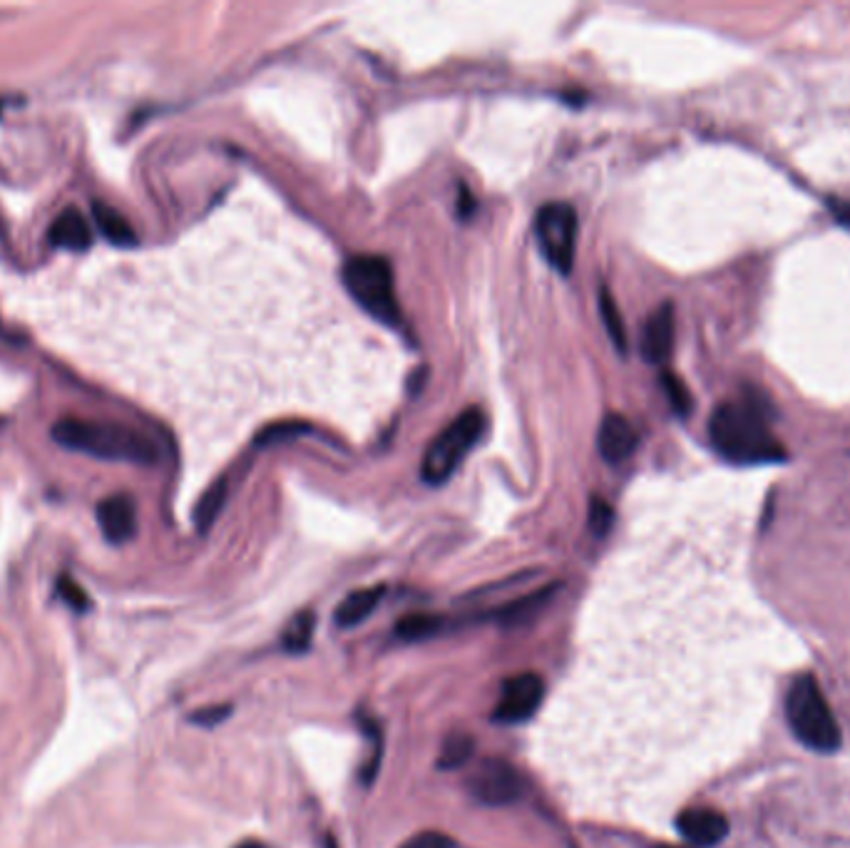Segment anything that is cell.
<instances>
[{
  "label": "cell",
  "instance_id": "9c48e42d",
  "mask_svg": "<svg viewBox=\"0 0 850 848\" xmlns=\"http://www.w3.org/2000/svg\"><path fill=\"white\" fill-rule=\"evenodd\" d=\"M640 445V431L634 423L622 416V413H610L604 416L597 431V451L607 463L620 465L636 451Z\"/></svg>",
  "mask_w": 850,
  "mask_h": 848
},
{
  "label": "cell",
  "instance_id": "ac0fdd59",
  "mask_svg": "<svg viewBox=\"0 0 850 848\" xmlns=\"http://www.w3.org/2000/svg\"><path fill=\"white\" fill-rule=\"evenodd\" d=\"M475 755V739L467 731H453V734L445 737L441 757H438V769L453 771L465 767L467 761Z\"/></svg>",
  "mask_w": 850,
  "mask_h": 848
},
{
  "label": "cell",
  "instance_id": "44dd1931",
  "mask_svg": "<svg viewBox=\"0 0 850 848\" xmlns=\"http://www.w3.org/2000/svg\"><path fill=\"white\" fill-rule=\"evenodd\" d=\"M600 312H602V322H604V328H607L612 344L624 354L626 352V328H624V319L620 314V306H617V302L612 299L610 289H600Z\"/></svg>",
  "mask_w": 850,
  "mask_h": 848
},
{
  "label": "cell",
  "instance_id": "603a6c76",
  "mask_svg": "<svg viewBox=\"0 0 850 848\" xmlns=\"http://www.w3.org/2000/svg\"><path fill=\"white\" fill-rule=\"evenodd\" d=\"M662 388L669 398V404L674 406L679 416H686V413L692 411V394H689V388L684 386L682 378L674 374H662Z\"/></svg>",
  "mask_w": 850,
  "mask_h": 848
},
{
  "label": "cell",
  "instance_id": "d6986e66",
  "mask_svg": "<svg viewBox=\"0 0 850 848\" xmlns=\"http://www.w3.org/2000/svg\"><path fill=\"white\" fill-rule=\"evenodd\" d=\"M443 628H445V620L438 618V614L416 612V614H408V618H403L396 622V634L401 640L416 642V640L433 638V634H438Z\"/></svg>",
  "mask_w": 850,
  "mask_h": 848
},
{
  "label": "cell",
  "instance_id": "52a82bcc",
  "mask_svg": "<svg viewBox=\"0 0 850 848\" xmlns=\"http://www.w3.org/2000/svg\"><path fill=\"white\" fill-rule=\"evenodd\" d=\"M467 791L485 807H507L523 797L525 781L507 761L485 759L467 777Z\"/></svg>",
  "mask_w": 850,
  "mask_h": 848
},
{
  "label": "cell",
  "instance_id": "e0dca14e",
  "mask_svg": "<svg viewBox=\"0 0 850 848\" xmlns=\"http://www.w3.org/2000/svg\"><path fill=\"white\" fill-rule=\"evenodd\" d=\"M316 630V614L312 610L296 612L281 632V647L286 652H306L312 647Z\"/></svg>",
  "mask_w": 850,
  "mask_h": 848
},
{
  "label": "cell",
  "instance_id": "8fae6325",
  "mask_svg": "<svg viewBox=\"0 0 850 848\" xmlns=\"http://www.w3.org/2000/svg\"><path fill=\"white\" fill-rule=\"evenodd\" d=\"M98 521L102 535L112 545L130 543L137 533V511L130 495H110L98 505Z\"/></svg>",
  "mask_w": 850,
  "mask_h": 848
},
{
  "label": "cell",
  "instance_id": "3957f363",
  "mask_svg": "<svg viewBox=\"0 0 850 848\" xmlns=\"http://www.w3.org/2000/svg\"><path fill=\"white\" fill-rule=\"evenodd\" d=\"M785 717L803 747L823 751V755H831L841 747V727H838L823 689L813 674L803 672L791 682L789 694H785Z\"/></svg>",
  "mask_w": 850,
  "mask_h": 848
},
{
  "label": "cell",
  "instance_id": "30bf717a",
  "mask_svg": "<svg viewBox=\"0 0 850 848\" xmlns=\"http://www.w3.org/2000/svg\"><path fill=\"white\" fill-rule=\"evenodd\" d=\"M676 831L694 846H716L729 836V819L716 809L694 807L676 816Z\"/></svg>",
  "mask_w": 850,
  "mask_h": 848
},
{
  "label": "cell",
  "instance_id": "7402d4cb",
  "mask_svg": "<svg viewBox=\"0 0 850 848\" xmlns=\"http://www.w3.org/2000/svg\"><path fill=\"white\" fill-rule=\"evenodd\" d=\"M364 731H366L368 739H370V757L366 759L364 769H360V781H364L366 787H368V783L376 779L380 757H384V737H380L378 724L370 722V719H364Z\"/></svg>",
  "mask_w": 850,
  "mask_h": 848
},
{
  "label": "cell",
  "instance_id": "484cf974",
  "mask_svg": "<svg viewBox=\"0 0 850 848\" xmlns=\"http://www.w3.org/2000/svg\"><path fill=\"white\" fill-rule=\"evenodd\" d=\"M398 848H455V844L441 831H421L411 836L408 841H403Z\"/></svg>",
  "mask_w": 850,
  "mask_h": 848
},
{
  "label": "cell",
  "instance_id": "6da1fadb",
  "mask_svg": "<svg viewBox=\"0 0 850 848\" xmlns=\"http://www.w3.org/2000/svg\"><path fill=\"white\" fill-rule=\"evenodd\" d=\"M773 404L757 388L747 396L727 401L709 418V438L721 458L734 465H769L789 458L779 438L773 436Z\"/></svg>",
  "mask_w": 850,
  "mask_h": 848
},
{
  "label": "cell",
  "instance_id": "7a4b0ae2",
  "mask_svg": "<svg viewBox=\"0 0 850 848\" xmlns=\"http://www.w3.org/2000/svg\"><path fill=\"white\" fill-rule=\"evenodd\" d=\"M52 438L62 448L78 451L100 461H127L150 465L157 461L155 443L122 423H102L85 418H62L52 426Z\"/></svg>",
  "mask_w": 850,
  "mask_h": 848
},
{
  "label": "cell",
  "instance_id": "ffe728a7",
  "mask_svg": "<svg viewBox=\"0 0 850 848\" xmlns=\"http://www.w3.org/2000/svg\"><path fill=\"white\" fill-rule=\"evenodd\" d=\"M227 493H229V485L225 479H221L211 485L205 495H201V501L197 503V511H195V523L199 527V533H207L211 523L217 521V515L227 503Z\"/></svg>",
  "mask_w": 850,
  "mask_h": 848
},
{
  "label": "cell",
  "instance_id": "7c38bea8",
  "mask_svg": "<svg viewBox=\"0 0 850 848\" xmlns=\"http://www.w3.org/2000/svg\"><path fill=\"white\" fill-rule=\"evenodd\" d=\"M674 348V306L662 304L652 312L642 332V356L650 364H664Z\"/></svg>",
  "mask_w": 850,
  "mask_h": 848
},
{
  "label": "cell",
  "instance_id": "4fadbf2b",
  "mask_svg": "<svg viewBox=\"0 0 850 848\" xmlns=\"http://www.w3.org/2000/svg\"><path fill=\"white\" fill-rule=\"evenodd\" d=\"M386 595V585H376V588H360L354 590L350 595H346L334 612V622L338 628H356L364 620H368L374 610L378 608V602Z\"/></svg>",
  "mask_w": 850,
  "mask_h": 848
},
{
  "label": "cell",
  "instance_id": "5b68a950",
  "mask_svg": "<svg viewBox=\"0 0 850 848\" xmlns=\"http://www.w3.org/2000/svg\"><path fill=\"white\" fill-rule=\"evenodd\" d=\"M485 431V413L473 406L458 413V418H453L435 441L425 448L423 463H421V479L431 485H443L451 475L458 471V465L467 453L473 451V445L481 441Z\"/></svg>",
  "mask_w": 850,
  "mask_h": 848
},
{
  "label": "cell",
  "instance_id": "2e32d148",
  "mask_svg": "<svg viewBox=\"0 0 850 848\" xmlns=\"http://www.w3.org/2000/svg\"><path fill=\"white\" fill-rule=\"evenodd\" d=\"M557 592V585H547L545 590H537V592H530V595L520 598L515 602H507V605L497 608V620H501L503 624H525L533 614H537L542 608L547 605V602L552 600V595Z\"/></svg>",
  "mask_w": 850,
  "mask_h": 848
},
{
  "label": "cell",
  "instance_id": "f1b7e54d",
  "mask_svg": "<svg viewBox=\"0 0 850 848\" xmlns=\"http://www.w3.org/2000/svg\"><path fill=\"white\" fill-rule=\"evenodd\" d=\"M473 211V197L465 187H461V217H471Z\"/></svg>",
  "mask_w": 850,
  "mask_h": 848
},
{
  "label": "cell",
  "instance_id": "4316f807",
  "mask_svg": "<svg viewBox=\"0 0 850 848\" xmlns=\"http://www.w3.org/2000/svg\"><path fill=\"white\" fill-rule=\"evenodd\" d=\"M229 714H231V707L229 704H219V707L201 709V712L192 714L189 719H192V722L199 724V727H217L219 722H225Z\"/></svg>",
  "mask_w": 850,
  "mask_h": 848
},
{
  "label": "cell",
  "instance_id": "277c9868",
  "mask_svg": "<svg viewBox=\"0 0 850 848\" xmlns=\"http://www.w3.org/2000/svg\"><path fill=\"white\" fill-rule=\"evenodd\" d=\"M344 284L360 309H366L380 324L398 326L403 322L388 259L358 254L344 267Z\"/></svg>",
  "mask_w": 850,
  "mask_h": 848
},
{
  "label": "cell",
  "instance_id": "cb8c5ba5",
  "mask_svg": "<svg viewBox=\"0 0 850 848\" xmlns=\"http://www.w3.org/2000/svg\"><path fill=\"white\" fill-rule=\"evenodd\" d=\"M58 595H60V600L66 602V605H68L70 610H76V612H88V610H90V598H88V592H85V590L78 585V582L72 580V578H68V575H62V578L58 580Z\"/></svg>",
  "mask_w": 850,
  "mask_h": 848
},
{
  "label": "cell",
  "instance_id": "9a60e30c",
  "mask_svg": "<svg viewBox=\"0 0 850 848\" xmlns=\"http://www.w3.org/2000/svg\"><path fill=\"white\" fill-rule=\"evenodd\" d=\"M92 215H95V221H98L100 235L108 237L112 244H117V247H132V244H137L132 225L115 207L105 203H95Z\"/></svg>",
  "mask_w": 850,
  "mask_h": 848
},
{
  "label": "cell",
  "instance_id": "83f0119b",
  "mask_svg": "<svg viewBox=\"0 0 850 848\" xmlns=\"http://www.w3.org/2000/svg\"><path fill=\"white\" fill-rule=\"evenodd\" d=\"M828 209H831V215L836 217L838 225L850 231V203H846V199H838V197H828Z\"/></svg>",
  "mask_w": 850,
  "mask_h": 848
},
{
  "label": "cell",
  "instance_id": "8992f818",
  "mask_svg": "<svg viewBox=\"0 0 850 848\" xmlns=\"http://www.w3.org/2000/svg\"><path fill=\"white\" fill-rule=\"evenodd\" d=\"M577 211L565 203H550L535 215V237L545 259L560 274L572 272L577 249Z\"/></svg>",
  "mask_w": 850,
  "mask_h": 848
},
{
  "label": "cell",
  "instance_id": "f546056e",
  "mask_svg": "<svg viewBox=\"0 0 850 848\" xmlns=\"http://www.w3.org/2000/svg\"><path fill=\"white\" fill-rule=\"evenodd\" d=\"M237 848H264V844H259V841H244Z\"/></svg>",
  "mask_w": 850,
  "mask_h": 848
},
{
  "label": "cell",
  "instance_id": "ba28073f",
  "mask_svg": "<svg viewBox=\"0 0 850 848\" xmlns=\"http://www.w3.org/2000/svg\"><path fill=\"white\" fill-rule=\"evenodd\" d=\"M542 697H545V682H542L540 674L523 672L510 677L503 682L493 719L497 724H523L537 712Z\"/></svg>",
  "mask_w": 850,
  "mask_h": 848
},
{
  "label": "cell",
  "instance_id": "5bb4252c",
  "mask_svg": "<svg viewBox=\"0 0 850 848\" xmlns=\"http://www.w3.org/2000/svg\"><path fill=\"white\" fill-rule=\"evenodd\" d=\"M48 237L56 247L80 252V249H88L92 244V229L88 225V219H85L78 209H66L60 211L56 221H52Z\"/></svg>",
  "mask_w": 850,
  "mask_h": 848
},
{
  "label": "cell",
  "instance_id": "d4e9b609",
  "mask_svg": "<svg viewBox=\"0 0 850 848\" xmlns=\"http://www.w3.org/2000/svg\"><path fill=\"white\" fill-rule=\"evenodd\" d=\"M614 523V511L607 501L594 495L590 501V530L597 538H604L610 533V527Z\"/></svg>",
  "mask_w": 850,
  "mask_h": 848
}]
</instances>
